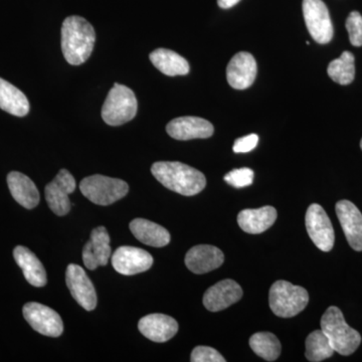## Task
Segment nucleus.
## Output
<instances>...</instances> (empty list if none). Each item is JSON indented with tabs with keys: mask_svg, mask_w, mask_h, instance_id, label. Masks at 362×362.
Listing matches in <instances>:
<instances>
[{
	"mask_svg": "<svg viewBox=\"0 0 362 362\" xmlns=\"http://www.w3.org/2000/svg\"><path fill=\"white\" fill-rule=\"evenodd\" d=\"M96 33L94 28L81 16L66 18L62 26V51L66 61L71 66H78L88 61L94 49Z\"/></svg>",
	"mask_w": 362,
	"mask_h": 362,
	"instance_id": "1",
	"label": "nucleus"
},
{
	"mask_svg": "<svg viewBox=\"0 0 362 362\" xmlns=\"http://www.w3.org/2000/svg\"><path fill=\"white\" fill-rule=\"evenodd\" d=\"M151 173L163 187L185 197L199 194L206 185L204 173L181 162H156Z\"/></svg>",
	"mask_w": 362,
	"mask_h": 362,
	"instance_id": "2",
	"label": "nucleus"
},
{
	"mask_svg": "<svg viewBox=\"0 0 362 362\" xmlns=\"http://www.w3.org/2000/svg\"><path fill=\"white\" fill-rule=\"evenodd\" d=\"M321 330L329 339L335 352L347 356L354 354L361 343V337L345 321L339 308L331 306L321 318Z\"/></svg>",
	"mask_w": 362,
	"mask_h": 362,
	"instance_id": "3",
	"label": "nucleus"
},
{
	"mask_svg": "<svg viewBox=\"0 0 362 362\" xmlns=\"http://www.w3.org/2000/svg\"><path fill=\"white\" fill-rule=\"evenodd\" d=\"M309 302L308 292L287 281H277L272 285L269 304L275 315L291 318L301 313Z\"/></svg>",
	"mask_w": 362,
	"mask_h": 362,
	"instance_id": "4",
	"label": "nucleus"
},
{
	"mask_svg": "<svg viewBox=\"0 0 362 362\" xmlns=\"http://www.w3.org/2000/svg\"><path fill=\"white\" fill-rule=\"evenodd\" d=\"M137 109L134 92L126 86L115 84L109 92L102 108V118L108 125H123L134 119Z\"/></svg>",
	"mask_w": 362,
	"mask_h": 362,
	"instance_id": "5",
	"label": "nucleus"
},
{
	"mask_svg": "<svg viewBox=\"0 0 362 362\" xmlns=\"http://www.w3.org/2000/svg\"><path fill=\"white\" fill-rule=\"evenodd\" d=\"M80 189L85 197L98 206H110L128 194L129 185L118 178L96 175L81 181Z\"/></svg>",
	"mask_w": 362,
	"mask_h": 362,
	"instance_id": "6",
	"label": "nucleus"
},
{
	"mask_svg": "<svg viewBox=\"0 0 362 362\" xmlns=\"http://www.w3.org/2000/svg\"><path fill=\"white\" fill-rule=\"evenodd\" d=\"M305 23L316 42L328 44L333 39L332 21L329 11L322 0H303Z\"/></svg>",
	"mask_w": 362,
	"mask_h": 362,
	"instance_id": "7",
	"label": "nucleus"
},
{
	"mask_svg": "<svg viewBox=\"0 0 362 362\" xmlns=\"http://www.w3.org/2000/svg\"><path fill=\"white\" fill-rule=\"evenodd\" d=\"M307 233L314 245L322 252H330L334 246L335 235L329 216L322 206L313 204L305 216Z\"/></svg>",
	"mask_w": 362,
	"mask_h": 362,
	"instance_id": "8",
	"label": "nucleus"
},
{
	"mask_svg": "<svg viewBox=\"0 0 362 362\" xmlns=\"http://www.w3.org/2000/svg\"><path fill=\"white\" fill-rule=\"evenodd\" d=\"M23 316L33 329L45 337H59L64 332L61 316L45 305L30 302L23 306Z\"/></svg>",
	"mask_w": 362,
	"mask_h": 362,
	"instance_id": "9",
	"label": "nucleus"
},
{
	"mask_svg": "<svg viewBox=\"0 0 362 362\" xmlns=\"http://www.w3.org/2000/svg\"><path fill=\"white\" fill-rule=\"evenodd\" d=\"M76 189V180L66 169L59 170L54 180L45 187V201L52 213L63 216L71 211V204L69 195Z\"/></svg>",
	"mask_w": 362,
	"mask_h": 362,
	"instance_id": "10",
	"label": "nucleus"
},
{
	"mask_svg": "<svg viewBox=\"0 0 362 362\" xmlns=\"http://www.w3.org/2000/svg\"><path fill=\"white\" fill-rule=\"evenodd\" d=\"M66 283L71 296L87 311L97 307V293L92 281L82 267L70 264L66 268Z\"/></svg>",
	"mask_w": 362,
	"mask_h": 362,
	"instance_id": "11",
	"label": "nucleus"
},
{
	"mask_svg": "<svg viewBox=\"0 0 362 362\" xmlns=\"http://www.w3.org/2000/svg\"><path fill=\"white\" fill-rule=\"evenodd\" d=\"M112 265L121 275H136L151 268L153 257L140 247H120L112 256Z\"/></svg>",
	"mask_w": 362,
	"mask_h": 362,
	"instance_id": "12",
	"label": "nucleus"
},
{
	"mask_svg": "<svg viewBox=\"0 0 362 362\" xmlns=\"http://www.w3.org/2000/svg\"><path fill=\"white\" fill-rule=\"evenodd\" d=\"M166 132L170 137L181 141L192 139H206L213 136V124L199 117L187 116L173 119L166 126Z\"/></svg>",
	"mask_w": 362,
	"mask_h": 362,
	"instance_id": "13",
	"label": "nucleus"
},
{
	"mask_svg": "<svg viewBox=\"0 0 362 362\" xmlns=\"http://www.w3.org/2000/svg\"><path fill=\"white\" fill-rule=\"evenodd\" d=\"M257 62L252 54L240 52L235 54L226 68V78L230 87L235 90H245L251 87L256 78Z\"/></svg>",
	"mask_w": 362,
	"mask_h": 362,
	"instance_id": "14",
	"label": "nucleus"
},
{
	"mask_svg": "<svg viewBox=\"0 0 362 362\" xmlns=\"http://www.w3.org/2000/svg\"><path fill=\"white\" fill-rule=\"evenodd\" d=\"M338 220L342 226L349 246L356 252L362 251V214L351 202L343 199L337 206Z\"/></svg>",
	"mask_w": 362,
	"mask_h": 362,
	"instance_id": "15",
	"label": "nucleus"
},
{
	"mask_svg": "<svg viewBox=\"0 0 362 362\" xmlns=\"http://www.w3.org/2000/svg\"><path fill=\"white\" fill-rule=\"evenodd\" d=\"M111 257L110 235L104 226H98L90 233V239L83 250V262L86 268L96 270L106 266Z\"/></svg>",
	"mask_w": 362,
	"mask_h": 362,
	"instance_id": "16",
	"label": "nucleus"
},
{
	"mask_svg": "<svg viewBox=\"0 0 362 362\" xmlns=\"http://www.w3.org/2000/svg\"><path fill=\"white\" fill-rule=\"evenodd\" d=\"M243 297V289L235 281L226 279L209 288L204 296L207 310L218 312L237 303Z\"/></svg>",
	"mask_w": 362,
	"mask_h": 362,
	"instance_id": "17",
	"label": "nucleus"
},
{
	"mask_svg": "<svg viewBox=\"0 0 362 362\" xmlns=\"http://www.w3.org/2000/svg\"><path fill=\"white\" fill-rule=\"evenodd\" d=\"M223 261V252L211 245H199L192 247L185 256V265L188 270L197 275L220 268Z\"/></svg>",
	"mask_w": 362,
	"mask_h": 362,
	"instance_id": "18",
	"label": "nucleus"
},
{
	"mask_svg": "<svg viewBox=\"0 0 362 362\" xmlns=\"http://www.w3.org/2000/svg\"><path fill=\"white\" fill-rule=\"evenodd\" d=\"M138 329L153 342H166L177 333L178 323L173 317L164 314H150L140 319Z\"/></svg>",
	"mask_w": 362,
	"mask_h": 362,
	"instance_id": "19",
	"label": "nucleus"
},
{
	"mask_svg": "<svg viewBox=\"0 0 362 362\" xmlns=\"http://www.w3.org/2000/svg\"><path fill=\"white\" fill-rule=\"evenodd\" d=\"M7 185L16 202L28 209H35L40 204V197L35 182L28 176L18 171L7 175Z\"/></svg>",
	"mask_w": 362,
	"mask_h": 362,
	"instance_id": "20",
	"label": "nucleus"
},
{
	"mask_svg": "<svg viewBox=\"0 0 362 362\" xmlns=\"http://www.w3.org/2000/svg\"><path fill=\"white\" fill-rule=\"evenodd\" d=\"M277 220L275 207L266 206L257 209H244L238 216V223L244 232L258 235L266 232Z\"/></svg>",
	"mask_w": 362,
	"mask_h": 362,
	"instance_id": "21",
	"label": "nucleus"
},
{
	"mask_svg": "<svg viewBox=\"0 0 362 362\" xmlns=\"http://www.w3.org/2000/svg\"><path fill=\"white\" fill-rule=\"evenodd\" d=\"M13 258L30 285L44 287L47 284V272L45 267L30 249L23 246L16 247L13 250Z\"/></svg>",
	"mask_w": 362,
	"mask_h": 362,
	"instance_id": "22",
	"label": "nucleus"
},
{
	"mask_svg": "<svg viewBox=\"0 0 362 362\" xmlns=\"http://www.w3.org/2000/svg\"><path fill=\"white\" fill-rule=\"evenodd\" d=\"M130 230L134 237L143 244L154 247L168 246L170 233L165 228L144 218H135L130 223Z\"/></svg>",
	"mask_w": 362,
	"mask_h": 362,
	"instance_id": "23",
	"label": "nucleus"
},
{
	"mask_svg": "<svg viewBox=\"0 0 362 362\" xmlns=\"http://www.w3.org/2000/svg\"><path fill=\"white\" fill-rule=\"evenodd\" d=\"M150 61L164 75L169 77L185 76L189 73V64L177 52L168 49H157L150 54Z\"/></svg>",
	"mask_w": 362,
	"mask_h": 362,
	"instance_id": "24",
	"label": "nucleus"
},
{
	"mask_svg": "<svg viewBox=\"0 0 362 362\" xmlns=\"http://www.w3.org/2000/svg\"><path fill=\"white\" fill-rule=\"evenodd\" d=\"M0 109L16 117H25L30 112V102L20 89L0 78Z\"/></svg>",
	"mask_w": 362,
	"mask_h": 362,
	"instance_id": "25",
	"label": "nucleus"
},
{
	"mask_svg": "<svg viewBox=\"0 0 362 362\" xmlns=\"http://www.w3.org/2000/svg\"><path fill=\"white\" fill-rule=\"evenodd\" d=\"M328 76L337 84H351L356 78V58L350 52H343L340 58L331 62L327 69Z\"/></svg>",
	"mask_w": 362,
	"mask_h": 362,
	"instance_id": "26",
	"label": "nucleus"
},
{
	"mask_svg": "<svg viewBox=\"0 0 362 362\" xmlns=\"http://www.w3.org/2000/svg\"><path fill=\"white\" fill-rule=\"evenodd\" d=\"M249 343L252 351L267 361H275L282 350L277 337L270 332L255 333Z\"/></svg>",
	"mask_w": 362,
	"mask_h": 362,
	"instance_id": "27",
	"label": "nucleus"
},
{
	"mask_svg": "<svg viewBox=\"0 0 362 362\" xmlns=\"http://www.w3.org/2000/svg\"><path fill=\"white\" fill-rule=\"evenodd\" d=\"M306 351L305 356L309 361L319 362L329 358L334 354V349L331 346L329 339L322 330H315L311 332L305 341Z\"/></svg>",
	"mask_w": 362,
	"mask_h": 362,
	"instance_id": "28",
	"label": "nucleus"
},
{
	"mask_svg": "<svg viewBox=\"0 0 362 362\" xmlns=\"http://www.w3.org/2000/svg\"><path fill=\"white\" fill-rule=\"evenodd\" d=\"M254 171L250 168L233 169L225 176V180L235 188L247 187L254 181Z\"/></svg>",
	"mask_w": 362,
	"mask_h": 362,
	"instance_id": "29",
	"label": "nucleus"
},
{
	"mask_svg": "<svg viewBox=\"0 0 362 362\" xmlns=\"http://www.w3.org/2000/svg\"><path fill=\"white\" fill-rule=\"evenodd\" d=\"M347 32L349 33V40L354 47H362V16L358 11H352L347 18Z\"/></svg>",
	"mask_w": 362,
	"mask_h": 362,
	"instance_id": "30",
	"label": "nucleus"
},
{
	"mask_svg": "<svg viewBox=\"0 0 362 362\" xmlns=\"http://www.w3.org/2000/svg\"><path fill=\"white\" fill-rule=\"evenodd\" d=\"M190 361L192 362H225L226 358L218 350L209 346L195 347L192 352Z\"/></svg>",
	"mask_w": 362,
	"mask_h": 362,
	"instance_id": "31",
	"label": "nucleus"
},
{
	"mask_svg": "<svg viewBox=\"0 0 362 362\" xmlns=\"http://www.w3.org/2000/svg\"><path fill=\"white\" fill-rule=\"evenodd\" d=\"M258 143L259 136L257 134H250L235 140L233 150L235 153H247V152L252 151V150L256 148Z\"/></svg>",
	"mask_w": 362,
	"mask_h": 362,
	"instance_id": "32",
	"label": "nucleus"
},
{
	"mask_svg": "<svg viewBox=\"0 0 362 362\" xmlns=\"http://www.w3.org/2000/svg\"><path fill=\"white\" fill-rule=\"evenodd\" d=\"M239 1L240 0H218V4L221 8L228 9L235 6Z\"/></svg>",
	"mask_w": 362,
	"mask_h": 362,
	"instance_id": "33",
	"label": "nucleus"
},
{
	"mask_svg": "<svg viewBox=\"0 0 362 362\" xmlns=\"http://www.w3.org/2000/svg\"><path fill=\"white\" fill-rule=\"evenodd\" d=\"M361 150H362V139H361Z\"/></svg>",
	"mask_w": 362,
	"mask_h": 362,
	"instance_id": "34",
	"label": "nucleus"
}]
</instances>
